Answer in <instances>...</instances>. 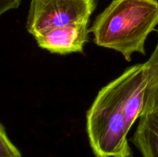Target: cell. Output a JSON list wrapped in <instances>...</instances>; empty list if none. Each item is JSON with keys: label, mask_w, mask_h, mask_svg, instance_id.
<instances>
[{"label": "cell", "mask_w": 158, "mask_h": 157, "mask_svg": "<svg viewBox=\"0 0 158 157\" xmlns=\"http://www.w3.org/2000/svg\"><path fill=\"white\" fill-rule=\"evenodd\" d=\"M158 66L127 68L99 91L86 112V132L96 157H133L127 135L143 115Z\"/></svg>", "instance_id": "cell-1"}, {"label": "cell", "mask_w": 158, "mask_h": 157, "mask_svg": "<svg viewBox=\"0 0 158 157\" xmlns=\"http://www.w3.org/2000/svg\"><path fill=\"white\" fill-rule=\"evenodd\" d=\"M158 25V0H112L96 17L89 32L97 46L120 52L145 55V42Z\"/></svg>", "instance_id": "cell-2"}, {"label": "cell", "mask_w": 158, "mask_h": 157, "mask_svg": "<svg viewBox=\"0 0 158 157\" xmlns=\"http://www.w3.org/2000/svg\"><path fill=\"white\" fill-rule=\"evenodd\" d=\"M97 0H31L26 29L35 37L53 28L89 23Z\"/></svg>", "instance_id": "cell-3"}, {"label": "cell", "mask_w": 158, "mask_h": 157, "mask_svg": "<svg viewBox=\"0 0 158 157\" xmlns=\"http://www.w3.org/2000/svg\"><path fill=\"white\" fill-rule=\"evenodd\" d=\"M89 23H74L61 27L53 28L35 35L40 48L52 54L67 55L82 52L88 42Z\"/></svg>", "instance_id": "cell-4"}, {"label": "cell", "mask_w": 158, "mask_h": 157, "mask_svg": "<svg viewBox=\"0 0 158 157\" xmlns=\"http://www.w3.org/2000/svg\"><path fill=\"white\" fill-rule=\"evenodd\" d=\"M131 142L143 157H158V109L140 116Z\"/></svg>", "instance_id": "cell-5"}, {"label": "cell", "mask_w": 158, "mask_h": 157, "mask_svg": "<svg viewBox=\"0 0 158 157\" xmlns=\"http://www.w3.org/2000/svg\"><path fill=\"white\" fill-rule=\"evenodd\" d=\"M0 157H22L21 152L9 139L3 124L0 126Z\"/></svg>", "instance_id": "cell-6"}, {"label": "cell", "mask_w": 158, "mask_h": 157, "mask_svg": "<svg viewBox=\"0 0 158 157\" xmlns=\"http://www.w3.org/2000/svg\"><path fill=\"white\" fill-rule=\"evenodd\" d=\"M147 62L150 63H158V40L154 51ZM155 109H158V84L150 89L143 114Z\"/></svg>", "instance_id": "cell-7"}, {"label": "cell", "mask_w": 158, "mask_h": 157, "mask_svg": "<svg viewBox=\"0 0 158 157\" xmlns=\"http://www.w3.org/2000/svg\"><path fill=\"white\" fill-rule=\"evenodd\" d=\"M21 1L22 0H0V14L2 15L11 9L19 8Z\"/></svg>", "instance_id": "cell-8"}]
</instances>
